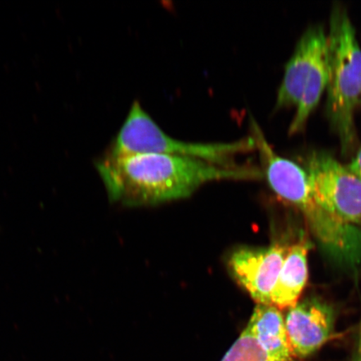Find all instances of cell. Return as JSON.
Returning a JSON list of instances; mask_svg holds the SVG:
<instances>
[{
	"label": "cell",
	"mask_w": 361,
	"mask_h": 361,
	"mask_svg": "<svg viewBox=\"0 0 361 361\" xmlns=\"http://www.w3.org/2000/svg\"><path fill=\"white\" fill-rule=\"evenodd\" d=\"M346 168L361 179V148L351 160L350 164L346 166Z\"/></svg>",
	"instance_id": "12"
},
{
	"label": "cell",
	"mask_w": 361,
	"mask_h": 361,
	"mask_svg": "<svg viewBox=\"0 0 361 361\" xmlns=\"http://www.w3.org/2000/svg\"><path fill=\"white\" fill-rule=\"evenodd\" d=\"M288 247L274 243L268 247H239L228 259L234 279L258 305H272L271 297Z\"/></svg>",
	"instance_id": "7"
},
{
	"label": "cell",
	"mask_w": 361,
	"mask_h": 361,
	"mask_svg": "<svg viewBox=\"0 0 361 361\" xmlns=\"http://www.w3.org/2000/svg\"><path fill=\"white\" fill-rule=\"evenodd\" d=\"M272 190L300 212L323 252L342 268L361 265V228L346 224L324 207L315 197L306 171L296 162L279 157L261 129L252 133Z\"/></svg>",
	"instance_id": "2"
},
{
	"label": "cell",
	"mask_w": 361,
	"mask_h": 361,
	"mask_svg": "<svg viewBox=\"0 0 361 361\" xmlns=\"http://www.w3.org/2000/svg\"><path fill=\"white\" fill-rule=\"evenodd\" d=\"M222 361H274L246 328Z\"/></svg>",
	"instance_id": "11"
},
{
	"label": "cell",
	"mask_w": 361,
	"mask_h": 361,
	"mask_svg": "<svg viewBox=\"0 0 361 361\" xmlns=\"http://www.w3.org/2000/svg\"><path fill=\"white\" fill-rule=\"evenodd\" d=\"M328 35L329 81L327 114L348 155L357 143L354 111L361 97V48L346 8L334 6Z\"/></svg>",
	"instance_id": "3"
},
{
	"label": "cell",
	"mask_w": 361,
	"mask_h": 361,
	"mask_svg": "<svg viewBox=\"0 0 361 361\" xmlns=\"http://www.w3.org/2000/svg\"><path fill=\"white\" fill-rule=\"evenodd\" d=\"M284 322L293 357L305 359L331 338L336 314L326 302L311 297L288 309Z\"/></svg>",
	"instance_id": "8"
},
{
	"label": "cell",
	"mask_w": 361,
	"mask_h": 361,
	"mask_svg": "<svg viewBox=\"0 0 361 361\" xmlns=\"http://www.w3.org/2000/svg\"><path fill=\"white\" fill-rule=\"evenodd\" d=\"M256 149L251 137L229 143H194L171 138L160 128L138 102H135L106 154L121 156L158 153L196 158L222 166L238 168L235 158Z\"/></svg>",
	"instance_id": "4"
},
{
	"label": "cell",
	"mask_w": 361,
	"mask_h": 361,
	"mask_svg": "<svg viewBox=\"0 0 361 361\" xmlns=\"http://www.w3.org/2000/svg\"><path fill=\"white\" fill-rule=\"evenodd\" d=\"M305 162L316 200L338 219L361 228V179L326 152H310Z\"/></svg>",
	"instance_id": "6"
},
{
	"label": "cell",
	"mask_w": 361,
	"mask_h": 361,
	"mask_svg": "<svg viewBox=\"0 0 361 361\" xmlns=\"http://www.w3.org/2000/svg\"><path fill=\"white\" fill-rule=\"evenodd\" d=\"M350 361H361V329L356 340L354 350L352 352Z\"/></svg>",
	"instance_id": "13"
},
{
	"label": "cell",
	"mask_w": 361,
	"mask_h": 361,
	"mask_svg": "<svg viewBox=\"0 0 361 361\" xmlns=\"http://www.w3.org/2000/svg\"><path fill=\"white\" fill-rule=\"evenodd\" d=\"M97 169L112 201L125 205H155L190 196L209 182L259 178L246 166L227 169L196 158L137 153L106 154Z\"/></svg>",
	"instance_id": "1"
},
{
	"label": "cell",
	"mask_w": 361,
	"mask_h": 361,
	"mask_svg": "<svg viewBox=\"0 0 361 361\" xmlns=\"http://www.w3.org/2000/svg\"><path fill=\"white\" fill-rule=\"evenodd\" d=\"M310 247V242L305 238H301L295 245L288 247L271 297V303L278 309H290L299 302L308 281Z\"/></svg>",
	"instance_id": "9"
},
{
	"label": "cell",
	"mask_w": 361,
	"mask_h": 361,
	"mask_svg": "<svg viewBox=\"0 0 361 361\" xmlns=\"http://www.w3.org/2000/svg\"><path fill=\"white\" fill-rule=\"evenodd\" d=\"M329 81L328 35L324 27H309L287 63L275 108L297 106L288 134L301 132Z\"/></svg>",
	"instance_id": "5"
},
{
	"label": "cell",
	"mask_w": 361,
	"mask_h": 361,
	"mask_svg": "<svg viewBox=\"0 0 361 361\" xmlns=\"http://www.w3.org/2000/svg\"><path fill=\"white\" fill-rule=\"evenodd\" d=\"M274 361H295L293 357L283 315L272 305H257L246 327Z\"/></svg>",
	"instance_id": "10"
}]
</instances>
